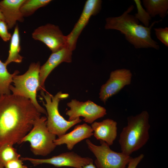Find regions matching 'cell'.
<instances>
[{"label":"cell","mask_w":168,"mask_h":168,"mask_svg":"<svg viewBox=\"0 0 168 168\" xmlns=\"http://www.w3.org/2000/svg\"><path fill=\"white\" fill-rule=\"evenodd\" d=\"M80 168H97L93 163L86 165Z\"/></svg>","instance_id":"4316f807"},{"label":"cell","mask_w":168,"mask_h":168,"mask_svg":"<svg viewBox=\"0 0 168 168\" xmlns=\"http://www.w3.org/2000/svg\"><path fill=\"white\" fill-rule=\"evenodd\" d=\"M144 157V155L141 154L133 158L128 164L126 168H137V166Z\"/></svg>","instance_id":"484cf974"},{"label":"cell","mask_w":168,"mask_h":168,"mask_svg":"<svg viewBox=\"0 0 168 168\" xmlns=\"http://www.w3.org/2000/svg\"><path fill=\"white\" fill-rule=\"evenodd\" d=\"M146 11L151 17L159 15L163 19L168 13V0H143Z\"/></svg>","instance_id":"ac0fdd59"},{"label":"cell","mask_w":168,"mask_h":168,"mask_svg":"<svg viewBox=\"0 0 168 168\" xmlns=\"http://www.w3.org/2000/svg\"><path fill=\"white\" fill-rule=\"evenodd\" d=\"M102 1L87 0L85 4L80 17L70 33L66 36L67 46L72 51L76 48L77 40L91 17L99 13Z\"/></svg>","instance_id":"8fae6325"},{"label":"cell","mask_w":168,"mask_h":168,"mask_svg":"<svg viewBox=\"0 0 168 168\" xmlns=\"http://www.w3.org/2000/svg\"><path fill=\"white\" fill-rule=\"evenodd\" d=\"M13 145L6 144L0 147V164H4L10 161L19 159L18 154Z\"/></svg>","instance_id":"44dd1931"},{"label":"cell","mask_w":168,"mask_h":168,"mask_svg":"<svg viewBox=\"0 0 168 168\" xmlns=\"http://www.w3.org/2000/svg\"><path fill=\"white\" fill-rule=\"evenodd\" d=\"M0 20H2L3 21H5L4 16L0 10Z\"/></svg>","instance_id":"83f0119b"},{"label":"cell","mask_w":168,"mask_h":168,"mask_svg":"<svg viewBox=\"0 0 168 168\" xmlns=\"http://www.w3.org/2000/svg\"><path fill=\"white\" fill-rule=\"evenodd\" d=\"M51 0H25L21 5V11L24 17L30 16L40 7L48 5Z\"/></svg>","instance_id":"ffe728a7"},{"label":"cell","mask_w":168,"mask_h":168,"mask_svg":"<svg viewBox=\"0 0 168 168\" xmlns=\"http://www.w3.org/2000/svg\"><path fill=\"white\" fill-rule=\"evenodd\" d=\"M41 114L29 99L12 94L0 95V147L19 144Z\"/></svg>","instance_id":"6da1fadb"},{"label":"cell","mask_w":168,"mask_h":168,"mask_svg":"<svg viewBox=\"0 0 168 168\" xmlns=\"http://www.w3.org/2000/svg\"><path fill=\"white\" fill-rule=\"evenodd\" d=\"M149 118L145 110L128 117L127 124L123 128L119 139L121 152L130 156L147 143L149 138Z\"/></svg>","instance_id":"3957f363"},{"label":"cell","mask_w":168,"mask_h":168,"mask_svg":"<svg viewBox=\"0 0 168 168\" xmlns=\"http://www.w3.org/2000/svg\"><path fill=\"white\" fill-rule=\"evenodd\" d=\"M41 95L46 102L45 103L43 101V103L46 109L47 126L50 132L60 137L65 134L72 126L82 121L80 118L71 121L67 120L59 113V103L61 100L67 98L68 94L59 91L54 96L47 92L44 93V91H41Z\"/></svg>","instance_id":"5b68a950"},{"label":"cell","mask_w":168,"mask_h":168,"mask_svg":"<svg viewBox=\"0 0 168 168\" xmlns=\"http://www.w3.org/2000/svg\"><path fill=\"white\" fill-rule=\"evenodd\" d=\"M72 50L66 46L57 51L52 53L46 62L40 66L39 91H46L44 83L48 75L62 63L71 62L72 61Z\"/></svg>","instance_id":"4fadbf2b"},{"label":"cell","mask_w":168,"mask_h":168,"mask_svg":"<svg viewBox=\"0 0 168 168\" xmlns=\"http://www.w3.org/2000/svg\"><path fill=\"white\" fill-rule=\"evenodd\" d=\"M137 8L138 13L134 15L138 20L143 23L145 26H149V21L151 17L143 8L141 5V2L140 0H134Z\"/></svg>","instance_id":"7402d4cb"},{"label":"cell","mask_w":168,"mask_h":168,"mask_svg":"<svg viewBox=\"0 0 168 168\" xmlns=\"http://www.w3.org/2000/svg\"><path fill=\"white\" fill-rule=\"evenodd\" d=\"M19 73V71H16L12 74L10 73L5 63L0 60V95L11 94L10 86L14 77Z\"/></svg>","instance_id":"d6986e66"},{"label":"cell","mask_w":168,"mask_h":168,"mask_svg":"<svg viewBox=\"0 0 168 168\" xmlns=\"http://www.w3.org/2000/svg\"><path fill=\"white\" fill-rule=\"evenodd\" d=\"M100 145L93 144L87 139L86 142L88 149L96 159L95 163L97 168H126L133 158L123 153L112 150L105 142L100 141Z\"/></svg>","instance_id":"52a82bcc"},{"label":"cell","mask_w":168,"mask_h":168,"mask_svg":"<svg viewBox=\"0 0 168 168\" xmlns=\"http://www.w3.org/2000/svg\"><path fill=\"white\" fill-rule=\"evenodd\" d=\"M40 67L39 62L31 63L25 73L14 77V86L11 85L9 89L12 94L29 99L40 113L47 115L46 110L39 105L36 98Z\"/></svg>","instance_id":"277c9868"},{"label":"cell","mask_w":168,"mask_h":168,"mask_svg":"<svg viewBox=\"0 0 168 168\" xmlns=\"http://www.w3.org/2000/svg\"><path fill=\"white\" fill-rule=\"evenodd\" d=\"M0 168H5V167L3 165L0 164Z\"/></svg>","instance_id":"f1b7e54d"},{"label":"cell","mask_w":168,"mask_h":168,"mask_svg":"<svg viewBox=\"0 0 168 168\" xmlns=\"http://www.w3.org/2000/svg\"><path fill=\"white\" fill-rule=\"evenodd\" d=\"M25 0H2L0 1V10L5 19L8 28L12 29L16 22L24 21L21 7Z\"/></svg>","instance_id":"2e32d148"},{"label":"cell","mask_w":168,"mask_h":168,"mask_svg":"<svg viewBox=\"0 0 168 168\" xmlns=\"http://www.w3.org/2000/svg\"><path fill=\"white\" fill-rule=\"evenodd\" d=\"M93 135V131L91 126L86 124H79L76 126L69 133L56 138L54 143L56 146L66 144L68 149L71 150L78 143L90 138Z\"/></svg>","instance_id":"5bb4252c"},{"label":"cell","mask_w":168,"mask_h":168,"mask_svg":"<svg viewBox=\"0 0 168 168\" xmlns=\"http://www.w3.org/2000/svg\"><path fill=\"white\" fill-rule=\"evenodd\" d=\"M67 105L70 108L66 113L68 116V120L69 121L82 116L84 118L83 120L85 122L92 124L96 120L106 114L104 107L90 100L81 102L76 99H72Z\"/></svg>","instance_id":"ba28073f"},{"label":"cell","mask_w":168,"mask_h":168,"mask_svg":"<svg viewBox=\"0 0 168 168\" xmlns=\"http://www.w3.org/2000/svg\"><path fill=\"white\" fill-rule=\"evenodd\" d=\"M21 49L19 29L16 25L11 39L8 57L4 63L7 66L12 62H22L23 57L20 54Z\"/></svg>","instance_id":"e0dca14e"},{"label":"cell","mask_w":168,"mask_h":168,"mask_svg":"<svg viewBox=\"0 0 168 168\" xmlns=\"http://www.w3.org/2000/svg\"><path fill=\"white\" fill-rule=\"evenodd\" d=\"M32 37L43 43L52 53L67 46L66 36L63 35L58 26L52 24L38 27L32 33Z\"/></svg>","instance_id":"9c48e42d"},{"label":"cell","mask_w":168,"mask_h":168,"mask_svg":"<svg viewBox=\"0 0 168 168\" xmlns=\"http://www.w3.org/2000/svg\"><path fill=\"white\" fill-rule=\"evenodd\" d=\"M132 77V73L128 69H118L111 72L109 79L101 86L99 94L101 100L105 104L109 98L130 84Z\"/></svg>","instance_id":"7c38bea8"},{"label":"cell","mask_w":168,"mask_h":168,"mask_svg":"<svg viewBox=\"0 0 168 168\" xmlns=\"http://www.w3.org/2000/svg\"><path fill=\"white\" fill-rule=\"evenodd\" d=\"M94 137L100 141L105 142L109 146L113 145L117 135V123L110 119L101 122H94L91 126Z\"/></svg>","instance_id":"9a60e30c"},{"label":"cell","mask_w":168,"mask_h":168,"mask_svg":"<svg viewBox=\"0 0 168 168\" xmlns=\"http://www.w3.org/2000/svg\"><path fill=\"white\" fill-rule=\"evenodd\" d=\"M157 38L165 46L168 47V28H158L154 29Z\"/></svg>","instance_id":"603a6c76"},{"label":"cell","mask_w":168,"mask_h":168,"mask_svg":"<svg viewBox=\"0 0 168 168\" xmlns=\"http://www.w3.org/2000/svg\"><path fill=\"white\" fill-rule=\"evenodd\" d=\"M22 161H28L34 166L43 164L53 165L56 167L68 166L80 168L93 162V159L89 157H83L74 152L62 153L58 156L47 159H35L28 157L21 158Z\"/></svg>","instance_id":"30bf717a"},{"label":"cell","mask_w":168,"mask_h":168,"mask_svg":"<svg viewBox=\"0 0 168 168\" xmlns=\"http://www.w3.org/2000/svg\"><path fill=\"white\" fill-rule=\"evenodd\" d=\"M47 120L45 116L40 117L36 119L31 130L19 143L29 142L30 150L35 155L47 156L56 147L54 143L56 135L48 130Z\"/></svg>","instance_id":"8992f818"},{"label":"cell","mask_w":168,"mask_h":168,"mask_svg":"<svg viewBox=\"0 0 168 168\" xmlns=\"http://www.w3.org/2000/svg\"><path fill=\"white\" fill-rule=\"evenodd\" d=\"M22 161L21 159L13 160L5 163L4 167L5 168H28L23 165Z\"/></svg>","instance_id":"d4e9b609"},{"label":"cell","mask_w":168,"mask_h":168,"mask_svg":"<svg viewBox=\"0 0 168 168\" xmlns=\"http://www.w3.org/2000/svg\"><path fill=\"white\" fill-rule=\"evenodd\" d=\"M8 29L6 22L0 20V37L5 42L9 40L12 37L11 33L8 32Z\"/></svg>","instance_id":"cb8c5ba5"},{"label":"cell","mask_w":168,"mask_h":168,"mask_svg":"<svg viewBox=\"0 0 168 168\" xmlns=\"http://www.w3.org/2000/svg\"><path fill=\"white\" fill-rule=\"evenodd\" d=\"M129 6L120 16L107 18L105 29L115 30L124 34L125 39L136 49L153 48L159 49L158 43L151 37V30L156 23L162 21H154L149 27L139 24V21L133 15L129 14L134 9Z\"/></svg>","instance_id":"7a4b0ae2"}]
</instances>
